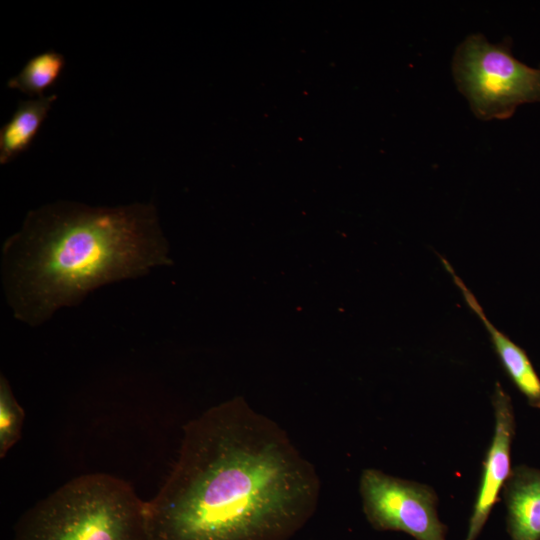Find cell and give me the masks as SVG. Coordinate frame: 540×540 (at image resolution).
Returning <instances> with one entry per match:
<instances>
[{"label": "cell", "instance_id": "cell-1", "mask_svg": "<svg viewBox=\"0 0 540 540\" xmlns=\"http://www.w3.org/2000/svg\"><path fill=\"white\" fill-rule=\"evenodd\" d=\"M319 494L314 466L287 433L234 397L184 425L177 459L146 510L154 540H288Z\"/></svg>", "mask_w": 540, "mask_h": 540}, {"label": "cell", "instance_id": "cell-2", "mask_svg": "<svg viewBox=\"0 0 540 540\" xmlns=\"http://www.w3.org/2000/svg\"><path fill=\"white\" fill-rule=\"evenodd\" d=\"M171 264L154 204L56 201L29 211L5 240L1 279L13 316L38 326L101 286Z\"/></svg>", "mask_w": 540, "mask_h": 540}, {"label": "cell", "instance_id": "cell-3", "mask_svg": "<svg viewBox=\"0 0 540 540\" xmlns=\"http://www.w3.org/2000/svg\"><path fill=\"white\" fill-rule=\"evenodd\" d=\"M13 540H154L146 501L124 479L74 477L25 511Z\"/></svg>", "mask_w": 540, "mask_h": 540}, {"label": "cell", "instance_id": "cell-4", "mask_svg": "<svg viewBox=\"0 0 540 540\" xmlns=\"http://www.w3.org/2000/svg\"><path fill=\"white\" fill-rule=\"evenodd\" d=\"M453 71L459 90L481 119H505L522 104L540 102V68L516 59L510 43L492 44L481 34L457 49Z\"/></svg>", "mask_w": 540, "mask_h": 540}, {"label": "cell", "instance_id": "cell-5", "mask_svg": "<svg viewBox=\"0 0 540 540\" xmlns=\"http://www.w3.org/2000/svg\"><path fill=\"white\" fill-rule=\"evenodd\" d=\"M359 492L374 529L405 532L415 540H447L432 487L369 468L360 475Z\"/></svg>", "mask_w": 540, "mask_h": 540}, {"label": "cell", "instance_id": "cell-6", "mask_svg": "<svg viewBox=\"0 0 540 540\" xmlns=\"http://www.w3.org/2000/svg\"><path fill=\"white\" fill-rule=\"evenodd\" d=\"M494 433L483 461L481 480L464 540H476L498 502L511 468V449L515 435L512 400L499 382L492 395Z\"/></svg>", "mask_w": 540, "mask_h": 540}, {"label": "cell", "instance_id": "cell-7", "mask_svg": "<svg viewBox=\"0 0 540 540\" xmlns=\"http://www.w3.org/2000/svg\"><path fill=\"white\" fill-rule=\"evenodd\" d=\"M441 261L467 305L487 329L498 358L513 384L531 407L540 409V378L526 352L490 322L474 294L456 274L450 263L444 258Z\"/></svg>", "mask_w": 540, "mask_h": 540}, {"label": "cell", "instance_id": "cell-8", "mask_svg": "<svg viewBox=\"0 0 540 540\" xmlns=\"http://www.w3.org/2000/svg\"><path fill=\"white\" fill-rule=\"evenodd\" d=\"M502 496L510 540H540V469L514 467Z\"/></svg>", "mask_w": 540, "mask_h": 540}, {"label": "cell", "instance_id": "cell-9", "mask_svg": "<svg viewBox=\"0 0 540 540\" xmlns=\"http://www.w3.org/2000/svg\"><path fill=\"white\" fill-rule=\"evenodd\" d=\"M57 94L20 101L0 130V163L7 164L25 152L35 139Z\"/></svg>", "mask_w": 540, "mask_h": 540}, {"label": "cell", "instance_id": "cell-10", "mask_svg": "<svg viewBox=\"0 0 540 540\" xmlns=\"http://www.w3.org/2000/svg\"><path fill=\"white\" fill-rule=\"evenodd\" d=\"M64 66L65 58L60 52L44 51L30 58L6 85L30 97H43L44 92L59 79Z\"/></svg>", "mask_w": 540, "mask_h": 540}, {"label": "cell", "instance_id": "cell-11", "mask_svg": "<svg viewBox=\"0 0 540 540\" xmlns=\"http://www.w3.org/2000/svg\"><path fill=\"white\" fill-rule=\"evenodd\" d=\"M24 409L14 396L12 388L3 375L0 376V457L4 458L8 451L20 440Z\"/></svg>", "mask_w": 540, "mask_h": 540}]
</instances>
